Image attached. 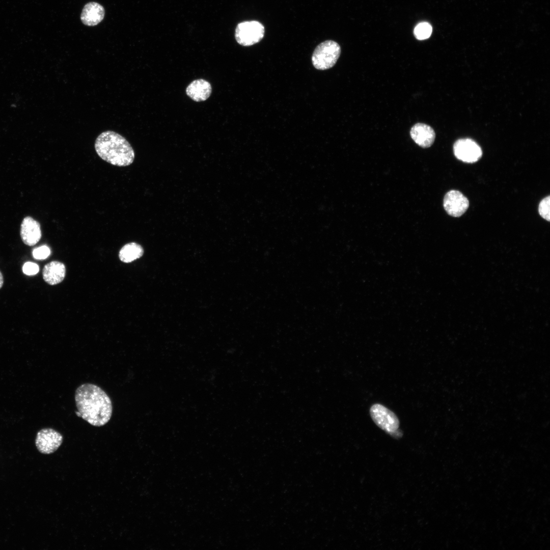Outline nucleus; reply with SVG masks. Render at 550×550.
Instances as JSON below:
<instances>
[{"label":"nucleus","instance_id":"obj_1","mask_svg":"<svg viewBox=\"0 0 550 550\" xmlns=\"http://www.w3.org/2000/svg\"><path fill=\"white\" fill-rule=\"evenodd\" d=\"M78 417L97 427L105 425L113 412L112 403L107 394L99 387L92 383L79 386L75 393Z\"/></svg>","mask_w":550,"mask_h":550},{"label":"nucleus","instance_id":"obj_2","mask_svg":"<svg viewBox=\"0 0 550 550\" xmlns=\"http://www.w3.org/2000/svg\"><path fill=\"white\" fill-rule=\"evenodd\" d=\"M94 147L100 158L115 166H128L134 160L135 153L130 144L125 138L114 131L101 133L95 140Z\"/></svg>","mask_w":550,"mask_h":550},{"label":"nucleus","instance_id":"obj_3","mask_svg":"<svg viewBox=\"0 0 550 550\" xmlns=\"http://www.w3.org/2000/svg\"><path fill=\"white\" fill-rule=\"evenodd\" d=\"M341 54V47L333 40H326L315 48L312 56L314 67L319 70H326L333 67Z\"/></svg>","mask_w":550,"mask_h":550},{"label":"nucleus","instance_id":"obj_4","mask_svg":"<svg viewBox=\"0 0 550 550\" xmlns=\"http://www.w3.org/2000/svg\"><path fill=\"white\" fill-rule=\"evenodd\" d=\"M370 416L380 429L395 438L402 435L398 429L399 421L396 415L391 410L380 404H374L370 409Z\"/></svg>","mask_w":550,"mask_h":550},{"label":"nucleus","instance_id":"obj_5","mask_svg":"<svg viewBox=\"0 0 550 550\" xmlns=\"http://www.w3.org/2000/svg\"><path fill=\"white\" fill-rule=\"evenodd\" d=\"M264 26L259 21H245L237 24L235 37L238 44L249 46L259 42L264 37Z\"/></svg>","mask_w":550,"mask_h":550},{"label":"nucleus","instance_id":"obj_6","mask_svg":"<svg viewBox=\"0 0 550 550\" xmlns=\"http://www.w3.org/2000/svg\"><path fill=\"white\" fill-rule=\"evenodd\" d=\"M456 157L463 162L473 163L479 160L482 155L480 147L470 139H459L453 145Z\"/></svg>","mask_w":550,"mask_h":550},{"label":"nucleus","instance_id":"obj_7","mask_svg":"<svg viewBox=\"0 0 550 550\" xmlns=\"http://www.w3.org/2000/svg\"><path fill=\"white\" fill-rule=\"evenodd\" d=\"M63 441L62 435L52 428H44L37 433L35 444L38 451L44 454L54 452Z\"/></svg>","mask_w":550,"mask_h":550},{"label":"nucleus","instance_id":"obj_8","mask_svg":"<svg viewBox=\"0 0 550 550\" xmlns=\"http://www.w3.org/2000/svg\"><path fill=\"white\" fill-rule=\"evenodd\" d=\"M443 206L449 215L453 217H459L469 208V201L461 192L451 190L445 195Z\"/></svg>","mask_w":550,"mask_h":550},{"label":"nucleus","instance_id":"obj_9","mask_svg":"<svg viewBox=\"0 0 550 550\" xmlns=\"http://www.w3.org/2000/svg\"><path fill=\"white\" fill-rule=\"evenodd\" d=\"M410 134L414 141L424 148L430 147L435 138L433 129L429 125L421 123H418L411 127Z\"/></svg>","mask_w":550,"mask_h":550},{"label":"nucleus","instance_id":"obj_10","mask_svg":"<svg viewBox=\"0 0 550 550\" xmlns=\"http://www.w3.org/2000/svg\"><path fill=\"white\" fill-rule=\"evenodd\" d=\"M20 235L22 240L26 245H35L41 237L39 223L31 217H25L21 223Z\"/></svg>","mask_w":550,"mask_h":550},{"label":"nucleus","instance_id":"obj_11","mask_svg":"<svg viewBox=\"0 0 550 550\" xmlns=\"http://www.w3.org/2000/svg\"><path fill=\"white\" fill-rule=\"evenodd\" d=\"M105 10L103 7L96 2H90L84 7L80 15L82 22L87 26H95L103 19Z\"/></svg>","mask_w":550,"mask_h":550},{"label":"nucleus","instance_id":"obj_12","mask_svg":"<svg viewBox=\"0 0 550 550\" xmlns=\"http://www.w3.org/2000/svg\"><path fill=\"white\" fill-rule=\"evenodd\" d=\"M212 88L210 84L204 79L193 81L186 89V94L194 101H203L210 96Z\"/></svg>","mask_w":550,"mask_h":550},{"label":"nucleus","instance_id":"obj_13","mask_svg":"<svg viewBox=\"0 0 550 550\" xmlns=\"http://www.w3.org/2000/svg\"><path fill=\"white\" fill-rule=\"evenodd\" d=\"M65 272V267L63 263L53 261L44 266L42 276L45 282L50 285H54L64 280Z\"/></svg>","mask_w":550,"mask_h":550},{"label":"nucleus","instance_id":"obj_14","mask_svg":"<svg viewBox=\"0 0 550 550\" xmlns=\"http://www.w3.org/2000/svg\"><path fill=\"white\" fill-rule=\"evenodd\" d=\"M143 253V249L140 244L135 242H129L121 249L119 257L121 261L129 263L141 257Z\"/></svg>","mask_w":550,"mask_h":550},{"label":"nucleus","instance_id":"obj_15","mask_svg":"<svg viewBox=\"0 0 550 550\" xmlns=\"http://www.w3.org/2000/svg\"><path fill=\"white\" fill-rule=\"evenodd\" d=\"M432 31L431 25L428 22H423L417 25L414 30V34L418 40H424L428 38Z\"/></svg>","mask_w":550,"mask_h":550},{"label":"nucleus","instance_id":"obj_16","mask_svg":"<svg viewBox=\"0 0 550 550\" xmlns=\"http://www.w3.org/2000/svg\"><path fill=\"white\" fill-rule=\"evenodd\" d=\"M549 208L550 196H548L543 199L540 202L538 207V211L540 216L548 222L550 220Z\"/></svg>","mask_w":550,"mask_h":550},{"label":"nucleus","instance_id":"obj_17","mask_svg":"<svg viewBox=\"0 0 550 550\" xmlns=\"http://www.w3.org/2000/svg\"><path fill=\"white\" fill-rule=\"evenodd\" d=\"M50 253L49 248L46 245H43L34 249L33 255L36 259H44L49 255Z\"/></svg>","mask_w":550,"mask_h":550},{"label":"nucleus","instance_id":"obj_18","mask_svg":"<svg viewBox=\"0 0 550 550\" xmlns=\"http://www.w3.org/2000/svg\"><path fill=\"white\" fill-rule=\"evenodd\" d=\"M38 265L33 262H27L22 266L23 273L28 276L35 275L39 271Z\"/></svg>","mask_w":550,"mask_h":550},{"label":"nucleus","instance_id":"obj_19","mask_svg":"<svg viewBox=\"0 0 550 550\" xmlns=\"http://www.w3.org/2000/svg\"><path fill=\"white\" fill-rule=\"evenodd\" d=\"M4 284V278L3 276L0 271V289L2 288Z\"/></svg>","mask_w":550,"mask_h":550}]
</instances>
